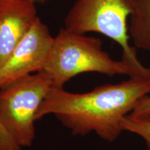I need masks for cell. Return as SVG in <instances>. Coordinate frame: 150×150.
<instances>
[{"label": "cell", "instance_id": "6da1fadb", "mask_svg": "<svg viewBox=\"0 0 150 150\" xmlns=\"http://www.w3.org/2000/svg\"><path fill=\"white\" fill-rule=\"evenodd\" d=\"M150 95V76H130L117 83L97 86L84 93L52 87L38 110L36 120L54 115L74 136L94 132L113 142L122 132V122L142 97Z\"/></svg>", "mask_w": 150, "mask_h": 150}, {"label": "cell", "instance_id": "7a4b0ae2", "mask_svg": "<svg viewBox=\"0 0 150 150\" xmlns=\"http://www.w3.org/2000/svg\"><path fill=\"white\" fill-rule=\"evenodd\" d=\"M53 87L62 88L76 75L97 72L109 76L118 74L130 76H150V68L140 70L126 61H116L102 49L97 38L60 29L54 38L47 61L43 70Z\"/></svg>", "mask_w": 150, "mask_h": 150}, {"label": "cell", "instance_id": "3957f363", "mask_svg": "<svg viewBox=\"0 0 150 150\" xmlns=\"http://www.w3.org/2000/svg\"><path fill=\"white\" fill-rule=\"evenodd\" d=\"M53 87L41 71L0 88V150H22L32 145L40 105Z\"/></svg>", "mask_w": 150, "mask_h": 150}, {"label": "cell", "instance_id": "277c9868", "mask_svg": "<svg viewBox=\"0 0 150 150\" xmlns=\"http://www.w3.org/2000/svg\"><path fill=\"white\" fill-rule=\"evenodd\" d=\"M129 12L124 0H76L65 18V29L74 33H101L121 47L122 59L140 70H146L129 45L127 20Z\"/></svg>", "mask_w": 150, "mask_h": 150}, {"label": "cell", "instance_id": "5b68a950", "mask_svg": "<svg viewBox=\"0 0 150 150\" xmlns=\"http://www.w3.org/2000/svg\"><path fill=\"white\" fill-rule=\"evenodd\" d=\"M54 38L38 18L31 29L0 67V88L18 79L44 70Z\"/></svg>", "mask_w": 150, "mask_h": 150}, {"label": "cell", "instance_id": "8992f818", "mask_svg": "<svg viewBox=\"0 0 150 150\" xmlns=\"http://www.w3.org/2000/svg\"><path fill=\"white\" fill-rule=\"evenodd\" d=\"M38 18L34 0H8L0 8V67Z\"/></svg>", "mask_w": 150, "mask_h": 150}, {"label": "cell", "instance_id": "52a82bcc", "mask_svg": "<svg viewBox=\"0 0 150 150\" xmlns=\"http://www.w3.org/2000/svg\"><path fill=\"white\" fill-rule=\"evenodd\" d=\"M124 1L129 12V38L136 47L150 52V0Z\"/></svg>", "mask_w": 150, "mask_h": 150}, {"label": "cell", "instance_id": "ba28073f", "mask_svg": "<svg viewBox=\"0 0 150 150\" xmlns=\"http://www.w3.org/2000/svg\"><path fill=\"white\" fill-rule=\"evenodd\" d=\"M123 131L139 136L144 140L147 150H150V112H130L122 122Z\"/></svg>", "mask_w": 150, "mask_h": 150}, {"label": "cell", "instance_id": "9c48e42d", "mask_svg": "<svg viewBox=\"0 0 150 150\" xmlns=\"http://www.w3.org/2000/svg\"><path fill=\"white\" fill-rule=\"evenodd\" d=\"M134 113H148L150 112V95L142 97L136 103V106L132 110Z\"/></svg>", "mask_w": 150, "mask_h": 150}, {"label": "cell", "instance_id": "30bf717a", "mask_svg": "<svg viewBox=\"0 0 150 150\" xmlns=\"http://www.w3.org/2000/svg\"><path fill=\"white\" fill-rule=\"evenodd\" d=\"M8 1V0H0V8H1Z\"/></svg>", "mask_w": 150, "mask_h": 150}, {"label": "cell", "instance_id": "8fae6325", "mask_svg": "<svg viewBox=\"0 0 150 150\" xmlns=\"http://www.w3.org/2000/svg\"><path fill=\"white\" fill-rule=\"evenodd\" d=\"M40 1H42V0H40Z\"/></svg>", "mask_w": 150, "mask_h": 150}]
</instances>
